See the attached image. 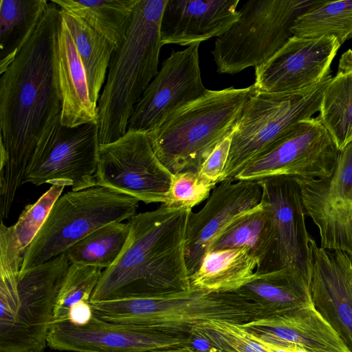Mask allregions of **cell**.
<instances>
[{
	"mask_svg": "<svg viewBox=\"0 0 352 352\" xmlns=\"http://www.w3.org/2000/svg\"><path fill=\"white\" fill-rule=\"evenodd\" d=\"M322 0H250L217 38L211 52L219 74H234L269 60L294 35L296 20Z\"/></svg>",
	"mask_w": 352,
	"mask_h": 352,
	"instance_id": "9c48e42d",
	"label": "cell"
},
{
	"mask_svg": "<svg viewBox=\"0 0 352 352\" xmlns=\"http://www.w3.org/2000/svg\"><path fill=\"white\" fill-rule=\"evenodd\" d=\"M275 241L270 216L262 202L233 221L211 245L209 251L245 248L258 259L255 273L274 271Z\"/></svg>",
	"mask_w": 352,
	"mask_h": 352,
	"instance_id": "d4e9b609",
	"label": "cell"
},
{
	"mask_svg": "<svg viewBox=\"0 0 352 352\" xmlns=\"http://www.w3.org/2000/svg\"><path fill=\"white\" fill-rule=\"evenodd\" d=\"M294 178L306 216L319 230L320 247L343 252L352 259V141L340 151L329 177Z\"/></svg>",
	"mask_w": 352,
	"mask_h": 352,
	"instance_id": "4fadbf2b",
	"label": "cell"
},
{
	"mask_svg": "<svg viewBox=\"0 0 352 352\" xmlns=\"http://www.w3.org/2000/svg\"><path fill=\"white\" fill-rule=\"evenodd\" d=\"M261 202L272 221L274 246V271L296 267L309 280L312 252L305 224V210L300 187L292 177L276 176L258 180Z\"/></svg>",
	"mask_w": 352,
	"mask_h": 352,
	"instance_id": "2e32d148",
	"label": "cell"
},
{
	"mask_svg": "<svg viewBox=\"0 0 352 352\" xmlns=\"http://www.w3.org/2000/svg\"><path fill=\"white\" fill-rule=\"evenodd\" d=\"M191 212L162 204L133 216L125 245L113 265L103 270L90 302L190 291L185 246Z\"/></svg>",
	"mask_w": 352,
	"mask_h": 352,
	"instance_id": "7a4b0ae2",
	"label": "cell"
},
{
	"mask_svg": "<svg viewBox=\"0 0 352 352\" xmlns=\"http://www.w3.org/2000/svg\"><path fill=\"white\" fill-rule=\"evenodd\" d=\"M94 316L91 302L81 301L71 307L68 313V320L76 326H85Z\"/></svg>",
	"mask_w": 352,
	"mask_h": 352,
	"instance_id": "8d00e7d4",
	"label": "cell"
},
{
	"mask_svg": "<svg viewBox=\"0 0 352 352\" xmlns=\"http://www.w3.org/2000/svg\"><path fill=\"white\" fill-rule=\"evenodd\" d=\"M329 76L311 87L289 93L256 91L248 100L232 131L228 161L219 181L235 176L289 132L297 123L320 111Z\"/></svg>",
	"mask_w": 352,
	"mask_h": 352,
	"instance_id": "52a82bcc",
	"label": "cell"
},
{
	"mask_svg": "<svg viewBox=\"0 0 352 352\" xmlns=\"http://www.w3.org/2000/svg\"><path fill=\"white\" fill-rule=\"evenodd\" d=\"M148 352H197L188 346H177V347H172V348H166V349H155L152 350Z\"/></svg>",
	"mask_w": 352,
	"mask_h": 352,
	"instance_id": "f35d334b",
	"label": "cell"
},
{
	"mask_svg": "<svg viewBox=\"0 0 352 352\" xmlns=\"http://www.w3.org/2000/svg\"><path fill=\"white\" fill-rule=\"evenodd\" d=\"M60 10L78 16L113 46L122 43L138 0H52Z\"/></svg>",
	"mask_w": 352,
	"mask_h": 352,
	"instance_id": "4316f807",
	"label": "cell"
},
{
	"mask_svg": "<svg viewBox=\"0 0 352 352\" xmlns=\"http://www.w3.org/2000/svg\"><path fill=\"white\" fill-rule=\"evenodd\" d=\"M232 133L214 148L198 170L201 176L215 184L219 183L228 161Z\"/></svg>",
	"mask_w": 352,
	"mask_h": 352,
	"instance_id": "d590c367",
	"label": "cell"
},
{
	"mask_svg": "<svg viewBox=\"0 0 352 352\" xmlns=\"http://www.w3.org/2000/svg\"><path fill=\"white\" fill-rule=\"evenodd\" d=\"M239 0H168L161 21L163 45H190L219 37L238 21Z\"/></svg>",
	"mask_w": 352,
	"mask_h": 352,
	"instance_id": "ffe728a7",
	"label": "cell"
},
{
	"mask_svg": "<svg viewBox=\"0 0 352 352\" xmlns=\"http://www.w3.org/2000/svg\"><path fill=\"white\" fill-rule=\"evenodd\" d=\"M248 334L258 342L267 352H307L295 344L283 342L277 340L265 337Z\"/></svg>",
	"mask_w": 352,
	"mask_h": 352,
	"instance_id": "74e56055",
	"label": "cell"
},
{
	"mask_svg": "<svg viewBox=\"0 0 352 352\" xmlns=\"http://www.w3.org/2000/svg\"><path fill=\"white\" fill-rule=\"evenodd\" d=\"M99 147L98 124L67 127L60 122L38 146L23 184H60L72 191L95 187Z\"/></svg>",
	"mask_w": 352,
	"mask_h": 352,
	"instance_id": "7c38bea8",
	"label": "cell"
},
{
	"mask_svg": "<svg viewBox=\"0 0 352 352\" xmlns=\"http://www.w3.org/2000/svg\"><path fill=\"white\" fill-rule=\"evenodd\" d=\"M102 272L97 267L69 265L56 296L52 324L67 321L72 305L81 301L90 302Z\"/></svg>",
	"mask_w": 352,
	"mask_h": 352,
	"instance_id": "1f68e13d",
	"label": "cell"
},
{
	"mask_svg": "<svg viewBox=\"0 0 352 352\" xmlns=\"http://www.w3.org/2000/svg\"><path fill=\"white\" fill-rule=\"evenodd\" d=\"M60 9L50 1L0 79V215L7 219L35 151L60 122Z\"/></svg>",
	"mask_w": 352,
	"mask_h": 352,
	"instance_id": "6da1fadb",
	"label": "cell"
},
{
	"mask_svg": "<svg viewBox=\"0 0 352 352\" xmlns=\"http://www.w3.org/2000/svg\"><path fill=\"white\" fill-rule=\"evenodd\" d=\"M258 259L245 248L207 252L190 275L191 289L208 292H235L254 276Z\"/></svg>",
	"mask_w": 352,
	"mask_h": 352,
	"instance_id": "cb8c5ba5",
	"label": "cell"
},
{
	"mask_svg": "<svg viewBox=\"0 0 352 352\" xmlns=\"http://www.w3.org/2000/svg\"><path fill=\"white\" fill-rule=\"evenodd\" d=\"M196 327L209 340L213 352H267L241 324L212 320Z\"/></svg>",
	"mask_w": 352,
	"mask_h": 352,
	"instance_id": "d6a6232c",
	"label": "cell"
},
{
	"mask_svg": "<svg viewBox=\"0 0 352 352\" xmlns=\"http://www.w3.org/2000/svg\"><path fill=\"white\" fill-rule=\"evenodd\" d=\"M340 153L319 116L312 117L297 123L268 150L248 163L234 182L276 176L327 178L334 171Z\"/></svg>",
	"mask_w": 352,
	"mask_h": 352,
	"instance_id": "8fae6325",
	"label": "cell"
},
{
	"mask_svg": "<svg viewBox=\"0 0 352 352\" xmlns=\"http://www.w3.org/2000/svg\"><path fill=\"white\" fill-rule=\"evenodd\" d=\"M62 19L72 37L88 81L90 98L98 106L100 90L114 49L111 43L85 21L60 9Z\"/></svg>",
	"mask_w": 352,
	"mask_h": 352,
	"instance_id": "f1b7e54d",
	"label": "cell"
},
{
	"mask_svg": "<svg viewBox=\"0 0 352 352\" xmlns=\"http://www.w3.org/2000/svg\"><path fill=\"white\" fill-rule=\"evenodd\" d=\"M292 32L302 38L333 36L342 45L352 38V0H322L296 20Z\"/></svg>",
	"mask_w": 352,
	"mask_h": 352,
	"instance_id": "f546056e",
	"label": "cell"
},
{
	"mask_svg": "<svg viewBox=\"0 0 352 352\" xmlns=\"http://www.w3.org/2000/svg\"><path fill=\"white\" fill-rule=\"evenodd\" d=\"M129 223H109L79 241L65 252L70 264L110 267L121 254L129 234Z\"/></svg>",
	"mask_w": 352,
	"mask_h": 352,
	"instance_id": "4dcf8cb0",
	"label": "cell"
},
{
	"mask_svg": "<svg viewBox=\"0 0 352 352\" xmlns=\"http://www.w3.org/2000/svg\"><path fill=\"white\" fill-rule=\"evenodd\" d=\"M172 176L155 155L144 132L128 130L118 140L100 144L96 186L145 204H164Z\"/></svg>",
	"mask_w": 352,
	"mask_h": 352,
	"instance_id": "30bf717a",
	"label": "cell"
},
{
	"mask_svg": "<svg viewBox=\"0 0 352 352\" xmlns=\"http://www.w3.org/2000/svg\"><path fill=\"white\" fill-rule=\"evenodd\" d=\"M188 341L184 333L111 323L94 315L85 326L69 321L53 323L47 336L51 349L75 352H148L187 346Z\"/></svg>",
	"mask_w": 352,
	"mask_h": 352,
	"instance_id": "9a60e30c",
	"label": "cell"
},
{
	"mask_svg": "<svg viewBox=\"0 0 352 352\" xmlns=\"http://www.w3.org/2000/svg\"><path fill=\"white\" fill-rule=\"evenodd\" d=\"M235 292L258 307L261 318L314 306L309 279L296 267L255 273L249 282Z\"/></svg>",
	"mask_w": 352,
	"mask_h": 352,
	"instance_id": "603a6c76",
	"label": "cell"
},
{
	"mask_svg": "<svg viewBox=\"0 0 352 352\" xmlns=\"http://www.w3.org/2000/svg\"><path fill=\"white\" fill-rule=\"evenodd\" d=\"M57 56L63 99L61 124L76 127L98 124V106L91 100L85 68L61 16L57 33Z\"/></svg>",
	"mask_w": 352,
	"mask_h": 352,
	"instance_id": "7402d4cb",
	"label": "cell"
},
{
	"mask_svg": "<svg viewBox=\"0 0 352 352\" xmlns=\"http://www.w3.org/2000/svg\"><path fill=\"white\" fill-rule=\"evenodd\" d=\"M200 43L172 51L135 104L128 130L146 134L177 111L206 95L199 67Z\"/></svg>",
	"mask_w": 352,
	"mask_h": 352,
	"instance_id": "5bb4252c",
	"label": "cell"
},
{
	"mask_svg": "<svg viewBox=\"0 0 352 352\" xmlns=\"http://www.w3.org/2000/svg\"><path fill=\"white\" fill-rule=\"evenodd\" d=\"M250 334L277 340L307 352H350L314 306L241 324Z\"/></svg>",
	"mask_w": 352,
	"mask_h": 352,
	"instance_id": "44dd1931",
	"label": "cell"
},
{
	"mask_svg": "<svg viewBox=\"0 0 352 352\" xmlns=\"http://www.w3.org/2000/svg\"><path fill=\"white\" fill-rule=\"evenodd\" d=\"M46 0L0 1V74L14 60L38 24Z\"/></svg>",
	"mask_w": 352,
	"mask_h": 352,
	"instance_id": "83f0119b",
	"label": "cell"
},
{
	"mask_svg": "<svg viewBox=\"0 0 352 352\" xmlns=\"http://www.w3.org/2000/svg\"><path fill=\"white\" fill-rule=\"evenodd\" d=\"M90 302L94 315L102 320L188 336L193 327L212 320L243 324L261 318L258 307L236 292L214 293L191 289Z\"/></svg>",
	"mask_w": 352,
	"mask_h": 352,
	"instance_id": "8992f818",
	"label": "cell"
},
{
	"mask_svg": "<svg viewBox=\"0 0 352 352\" xmlns=\"http://www.w3.org/2000/svg\"><path fill=\"white\" fill-rule=\"evenodd\" d=\"M139 200L95 186L70 191L54 204L47 220L23 254L21 272L64 253L95 230L136 214Z\"/></svg>",
	"mask_w": 352,
	"mask_h": 352,
	"instance_id": "ba28073f",
	"label": "cell"
},
{
	"mask_svg": "<svg viewBox=\"0 0 352 352\" xmlns=\"http://www.w3.org/2000/svg\"><path fill=\"white\" fill-rule=\"evenodd\" d=\"M262 199L258 181L221 183L206 204L191 212L186 230L185 254L190 275L199 267L211 245L235 219L257 207Z\"/></svg>",
	"mask_w": 352,
	"mask_h": 352,
	"instance_id": "ac0fdd59",
	"label": "cell"
},
{
	"mask_svg": "<svg viewBox=\"0 0 352 352\" xmlns=\"http://www.w3.org/2000/svg\"><path fill=\"white\" fill-rule=\"evenodd\" d=\"M216 184L201 176L197 170L173 174L166 201L168 207L192 209L209 197Z\"/></svg>",
	"mask_w": 352,
	"mask_h": 352,
	"instance_id": "e575fe53",
	"label": "cell"
},
{
	"mask_svg": "<svg viewBox=\"0 0 352 352\" xmlns=\"http://www.w3.org/2000/svg\"><path fill=\"white\" fill-rule=\"evenodd\" d=\"M253 85L208 90L147 133L153 151L172 173L198 171L214 148L231 134Z\"/></svg>",
	"mask_w": 352,
	"mask_h": 352,
	"instance_id": "5b68a950",
	"label": "cell"
},
{
	"mask_svg": "<svg viewBox=\"0 0 352 352\" xmlns=\"http://www.w3.org/2000/svg\"><path fill=\"white\" fill-rule=\"evenodd\" d=\"M309 288L316 309L352 352V259L319 247L311 237Z\"/></svg>",
	"mask_w": 352,
	"mask_h": 352,
	"instance_id": "d6986e66",
	"label": "cell"
},
{
	"mask_svg": "<svg viewBox=\"0 0 352 352\" xmlns=\"http://www.w3.org/2000/svg\"><path fill=\"white\" fill-rule=\"evenodd\" d=\"M319 118L341 151L352 141V50L339 60L336 75L327 86Z\"/></svg>",
	"mask_w": 352,
	"mask_h": 352,
	"instance_id": "484cf974",
	"label": "cell"
},
{
	"mask_svg": "<svg viewBox=\"0 0 352 352\" xmlns=\"http://www.w3.org/2000/svg\"><path fill=\"white\" fill-rule=\"evenodd\" d=\"M69 265L65 252L23 272L16 259L1 260L0 352L44 351Z\"/></svg>",
	"mask_w": 352,
	"mask_h": 352,
	"instance_id": "277c9868",
	"label": "cell"
},
{
	"mask_svg": "<svg viewBox=\"0 0 352 352\" xmlns=\"http://www.w3.org/2000/svg\"><path fill=\"white\" fill-rule=\"evenodd\" d=\"M340 44L333 36H293L269 60L255 68L257 91L289 93L318 85L330 76Z\"/></svg>",
	"mask_w": 352,
	"mask_h": 352,
	"instance_id": "e0dca14e",
	"label": "cell"
},
{
	"mask_svg": "<svg viewBox=\"0 0 352 352\" xmlns=\"http://www.w3.org/2000/svg\"><path fill=\"white\" fill-rule=\"evenodd\" d=\"M168 0H138L126 36L113 52L98 102L100 144L127 131L135 104L158 74L161 21Z\"/></svg>",
	"mask_w": 352,
	"mask_h": 352,
	"instance_id": "3957f363",
	"label": "cell"
},
{
	"mask_svg": "<svg viewBox=\"0 0 352 352\" xmlns=\"http://www.w3.org/2000/svg\"><path fill=\"white\" fill-rule=\"evenodd\" d=\"M64 188L65 186L60 184L52 185L34 204L25 208L12 226L17 242L24 252L45 223Z\"/></svg>",
	"mask_w": 352,
	"mask_h": 352,
	"instance_id": "836d02e7",
	"label": "cell"
}]
</instances>
